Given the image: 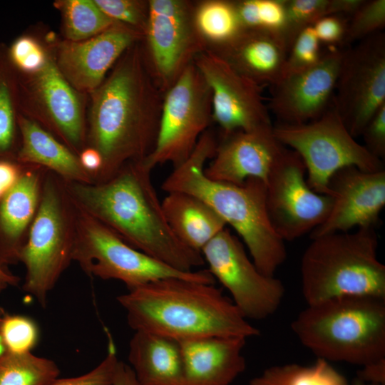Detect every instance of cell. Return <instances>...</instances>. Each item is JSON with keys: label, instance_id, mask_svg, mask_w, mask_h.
<instances>
[{"label": "cell", "instance_id": "6da1fadb", "mask_svg": "<svg viewBox=\"0 0 385 385\" xmlns=\"http://www.w3.org/2000/svg\"><path fill=\"white\" fill-rule=\"evenodd\" d=\"M163 96L140 41L88 95L87 146L100 153L103 163L94 183L108 180L125 164L150 154L158 133Z\"/></svg>", "mask_w": 385, "mask_h": 385}, {"label": "cell", "instance_id": "7a4b0ae2", "mask_svg": "<svg viewBox=\"0 0 385 385\" xmlns=\"http://www.w3.org/2000/svg\"><path fill=\"white\" fill-rule=\"evenodd\" d=\"M142 160L125 164L106 181L65 183L79 210L133 247L183 272L205 265L201 252L182 243L165 217L162 203Z\"/></svg>", "mask_w": 385, "mask_h": 385}, {"label": "cell", "instance_id": "3957f363", "mask_svg": "<svg viewBox=\"0 0 385 385\" xmlns=\"http://www.w3.org/2000/svg\"><path fill=\"white\" fill-rule=\"evenodd\" d=\"M134 331L178 341L207 337H257L250 324L215 284L179 277L159 279L117 297Z\"/></svg>", "mask_w": 385, "mask_h": 385}, {"label": "cell", "instance_id": "277c9868", "mask_svg": "<svg viewBox=\"0 0 385 385\" xmlns=\"http://www.w3.org/2000/svg\"><path fill=\"white\" fill-rule=\"evenodd\" d=\"M217 143L215 135L206 130L189 158L173 168L161 188L168 193L185 192L205 202L237 232L256 267L274 276L285 261L287 250L268 215L266 184L254 178L242 185L209 179L204 173L205 164L214 156Z\"/></svg>", "mask_w": 385, "mask_h": 385}, {"label": "cell", "instance_id": "5b68a950", "mask_svg": "<svg viewBox=\"0 0 385 385\" xmlns=\"http://www.w3.org/2000/svg\"><path fill=\"white\" fill-rule=\"evenodd\" d=\"M291 327L319 359L361 367L385 359V298L346 295L309 304Z\"/></svg>", "mask_w": 385, "mask_h": 385}, {"label": "cell", "instance_id": "8992f818", "mask_svg": "<svg viewBox=\"0 0 385 385\" xmlns=\"http://www.w3.org/2000/svg\"><path fill=\"white\" fill-rule=\"evenodd\" d=\"M311 240L300 265L302 292L307 305L346 295L385 298V266L377 257L374 227Z\"/></svg>", "mask_w": 385, "mask_h": 385}, {"label": "cell", "instance_id": "52a82bcc", "mask_svg": "<svg viewBox=\"0 0 385 385\" xmlns=\"http://www.w3.org/2000/svg\"><path fill=\"white\" fill-rule=\"evenodd\" d=\"M75 218L64 182L46 170L39 205L19 256L26 270L23 289L42 307L73 262Z\"/></svg>", "mask_w": 385, "mask_h": 385}, {"label": "cell", "instance_id": "ba28073f", "mask_svg": "<svg viewBox=\"0 0 385 385\" xmlns=\"http://www.w3.org/2000/svg\"><path fill=\"white\" fill-rule=\"evenodd\" d=\"M75 207L72 258L88 276L119 280L128 290L169 277L215 284L207 269L178 270L133 247L104 225Z\"/></svg>", "mask_w": 385, "mask_h": 385}, {"label": "cell", "instance_id": "9c48e42d", "mask_svg": "<svg viewBox=\"0 0 385 385\" xmlns=\"http://www.w3.org/2000/svg\"><path fill=\"white\" fill-rule=\"evenodd\" d=\"M272 133L283 146L299 154L306 168L308 185L319 194L331 195L330 178L341 168L384 170L382 160L349 133L333 105L317 120L299 125L281 123L273 126Z\"/></svg>", "mask_w": 385, "mask_h": 385}, {"label": "cell", "instance_id": "30bf717a", "mask_svg": "<svg viewBox=\"0 0 385 385\" xmlns=\"http://www.w3.org/2000/svg\"><path fill=\"white\" fill-rule=\"evenodd\" d=\"M213 123L211 91L192 61L163 96L155 147L143 160L150 170L185 162Z\"/></svg>", "mask_w": 385, "mask_h": 385}, {"label": "cell", "instance_id": "8fae6325", "mask_svg": "<svg viewBox=\"0 0 385 385\" xmlns=\"http://www.w3.org/2000/svg\"><path fill=\"white\" fill-rule=\"evenodd\" d=\"M17 74L19 113L78 155L87 147L88 96L76 91L66 80L50 50L39 71L31 74L17 71Z\"/></svg>", "mask_w": 385, "mask_h": 385}, {"label": "cell", "instance_id": "7c38bea8", "mask_svg": "<svg viewBox=\"0 0 385 385\" xmlns=\"http://www.w3.org/2000/svg\"><path fill=\"white\" fill-rule=\"evenodd\" d=\"M195 1L149 0L143 39L150 72L165 93L206 47L194 23Z\"/></svg>", "mask_w": 385, "mask_h": 385}, {"label": "cell", "instance_id": "4fadbf2b", "mask_svg": "<svg viewBox=\"0 0 385 385\" xmlns=\"http://www.w3.org/2000/svg\"><path fill=\"white\" fill-rule=\"evenodd\" d=\"M200 252L210 274L230 292L246 319H264L277 311L285 292L282 282L262 274L229 230L223 229Z\"/></svg>", "mask_w": 385, "mask_h": 385}, {"label": "cell", "instance_id": "5bb4252c", "mask_svg": "<svg viewBox=\"0 0 385 385\" xmlns=\"http://www.w3.org/2000/svg\"><path fill=\"white\" fill-rule=\"evenodd\" d=\"M332 105L355 138L385 104V34L379 31L343 52Z\"/></svg>", "mask_w": 385, "mask_h": 385}, {"label": "cell", "instance_id": "9a60e30c", "mask_svg": "<svg viewBox=\"0 0 385 385\" xmlns=\"http://www.w3.org/2000/svg\"><path fill=\"white\" fill-rule=\"evenodd\" d=\"M306 174L299 154L284 147L265 183L268 215L284 241L311 232L326 220L332 209L333 197L312 190Z\"/></svg>", "mask_w": 385, "mask_h": 385}, {"label": "cell", "instance_id": "2e32d148", "mask_svg": "<svg viewBox=\"0 0 385 385\" xmlns=\"http://www.w3.org/2000/svg\"><path fill=\"white\" fill-rule=\"evenodd\" d=\"M211 91L212 121L221 136L272 127L262 86L205 48L193 61Z\"/></svg>", "mask_w": 385, "mask_h": 385}, {"label": "cell", "instance_id": "e0dca14e", "mask_svg": "<svg viewBox=\"0 0 385 385\" xmlns=\"http://www.w3.org/2000/svg\"><path fill=\"white\" fill-rule=\"evenodd\" d=\"M143 39L140 33L117 22L84 41L60 39L52 32H48L43 41L66 80L88 96L103 83L122 55Z\"/></svg>", "mask_w": 385, "mask_h": 385}, {"label": "cell", "instance_id": "ac0fdd59", "mask_svg": "<svg viewBox=\"0 0 385 385\" xmlns=\"http://www.w3.org/2000/svg\"><path fill=\"white\" fill-rule=\"evenodd\" d=\"M343 52H327L315 65L284 76L271 86L268 109L282 124L313 121L330 108Z\"/></svg>", "mask_w": 385, "mask_h": 385}, {"label": "cell", "instance_id": "d6986e66", "mask_svg": "<svg viewBox=\"0 0 385 385\" xmlns=\"http://www.w3.org/2000/svg\"><path fill=\"white\" fill-rule=\"evenodd\" d=\"M333 197L326 220L310 232L311 239L348 232L356 227H374L385 205V170L366 172L354 166L337 170L330 178Z\"/></svg>", "mask_w": 385, "mask_h": 385}, {"label": "cell", "instance_id": "ffe728a7", "mask_svg": "<svg viewBox=\"0 0 385 385\" xmlns=\"http://www.w3.org/2000/svg\"><path fill=\"white\" fill-rule=\"evenodd\" d=\"M273 126L252 131H235L222 136L209 166L210 180L242 185L248 178L266 183L268 174L284 146L272 133Z\"/></svg>", "mask_w": 385, "mask_h": 385}, {"label": "cell", "instance_id": "44dd1931", "mask_svg": "<svg viewBox=\"0 0 385 385\" xmlns=\"http://www.w3.org/2000/svg\"><path fill=\"white\" fill-rule=\"evenodd\" d=\"M246 339L207 337L179 341L185 385H230L245 370Z\"/></svg>", "mask_w": 385, "mask_h": 385}, {"label": "cell", "instance_id": "7402d4cb", "mask_svg": "<svg viewBox=\"0 0 385 385\" xmlns=\"http://www.w3.org/2000/svg\"><path fill=\"white\" fill-rule=\"evenodd\" d=\"M22 166L18 180L0 199V264L5 267L19 262L46 172L37 166Z\"/></svg>", "mask_w": 385, "mask_h": 385}, {"label": "cell", "instance_id": "603a6c76", "mask_svg": "<svg viewBox=\"0 0 385 385\" xmlns=\"http://www.w3.org/2000/svg\"><path fill=\"white\" fill-rule=\"evenodd\" d=\"M207 49L260 86H271L281 79L288 53L279 36L248 29H243L228 43Z\"/></svg>", "mask_w": 385, "mask_h": 385}, {"label": "cell", "instance_id": "cb8c5ba5", "mask_svg": "<svg viewBox=\"0 0 385 385\" xmlns=\"http://www.w3.org/2000/svg\"><path fill=\"white\" fill-rule=\"evenodd\" d=\"M18 128L20 140L14 160L19 164L40 167L66 183H94L78 155L36 122L19 113Z\"/></svg>", "mask_w": 385, "mask_h": 385}, {"label": "cell", "instance_id": "d4e9b609", "mask_svg": "<svg viewBox=\"0 0 385 385\" xmlns=\"http://www.w3.org/2000/svg\"><path fill=\"white\" fill-rule=\"evenodd\" d=\"M128 361L140 385H185L180 344L175 339L135 331Z\"/></svg>", "mask_w": 385, "mask_h": 385}, {"label": "cell", "instance_id": "484cf974", "mask_svg": "<svg viewBox=\"0 0 385 385\" xmlns=\"http://www.w3.org/2000/svg\"><path fill=\"white\" fill-rule=\"evenodd\" d=\"M166 220L177 238L189 248L202 249L225 228L224 220L205 202L185 192H168L161 202Z\"/></svg>", "mask_w": 385, "mask_h": 385}, {"label": "cell", "instance_id": "4316f807", "mask_svg": "<svg viewBox=\"0 0 385 385\" xmlns=\"http://www.w3.org/2000/svg\"><path fill=\"white\" fill-rule=\"evenodd\" d=\"M193 18L206 48L228 43L243 29L235 1H195Z\"/></svg>", "mask_w": 385, "mask_h": 385}, {"label": "cell", "instance_id": "83f0119b", "mask_svg": "<svg viewBox=\"0 0 385 385\" xmlns=\"http://www.w3.org/2000/svg\"><path fill=\"white\" fill-rule=\"evenodd\" d=\"M18 74L0 44V159L13 160L19 148Z\"/></svg>", "mask_w": 385, "mask_h": 385}, {"label": "cell", "instance_id": "f1b7e54d", "mask_svg": "<svg viewBox=\"0 0 385 385\" xmlns=\"http://www.w3.org/2000/svg\"><path fill=\"white\" fill-rule=\"evenodd\" d=\"M53 6L61 14L63 39L67 41L91 38L117 23L105 14L94 0H57Z\"/></svg>", "mask_w": 385, "mask_h": 385}, {"label": "cell", "instance_id": "f546056e", "mask_svg": "<svg viewBox=\"0 0 385 385\" xmlns=\"http://www.w3.org/2000/svg\"><path fill=\"white\" fill-rule=\"evenodd\" d=\"M249 385H350L329 362L318 359L309 366L276 365L254 377Z\"/></svg>", "mask_w": 385, "mask_h": 385}, {"label": "cell", "instance_id": "4dcf8cb0", "mask_svg": "<svg viewBox=\"0 0 385 385\" xmlns=\"http://www.w3.org/2000/svg\"><path fill=\"white\" fill-rule=\"evenodd\" d=\"M59 374L53 360L31 352L0 355V385H48Z\"/></svg>", "mask_w": 385, "mask_h": 385}, {"label": "cell", "instance_id": "1f68e13d", "mask_svg": "<svg viewBox=\"0 0 385 385\" xmlns=\"http://www.w3.org/2000/svg\"><path fill=\"white\" fill-rule=\"evenodd\" d=\"M235 1L243 29L262 30L281 38L285 22V0Z\"/></svg>", "mask_w": 385, "mask_h": 385}, {"label": "cell", "instance_id": "d6a6232c", "mask_svg": "<svg viewBox=\"0 0 385 385\" xmlns=\"http://www.w3.org/2000/svg\"><path fill=\"white\" fill-rule=\"evenodd\" d=\"M285 10L280 36L287 52L302 30L324 16L334 15L332 0H285Z\"/></svg>", "mask_w": 385, "mask_h": 385}, {"label": "cell", "instance_id": "836d02e7", "mask_svg": "<svg viewBox=\"0 0 385 385\" xmlns=\"http://www.w3.org/2000/svg\"><path fill=\"white\" fill-rule=\"evenodd\" d=\"M1 334L7 351L26 353L31 352L37 344L39 330L31 318L6 313L1 323Z\"/></svg>", "mask_w": 385, "mask_h": 385}, {"label": "cell", "instance_id": "e575fe53", "mask_svg": "<svg viewBox=\"0 0 385 385\" xmlns=\"http://www.w3.org/2000/svg\"><path fill=\"white\" fill-rule=\"evenodd\" d=\"M7 55L19 73L31 74L43 67L49 50L43 41L31 35L24 34L17 37L7 46Z\"/></svg>", "mask_w": 385, "mask_h": 385}, {"label": "cell", "instance_id": "d590c367", "mask_svg": "<svg viewBox=\"0 0 385 385\" xmlns=\"http://www.w3.org/2000/svg\"><path fill=\"white\" fill-rule=\"evenodd\" d=\"M344 42L361 41L385 26V0H364L351 15Z\"/></svg>", "mask_w": 385, "mask_h": 385}, {"label": "cell", "instance_id": "8d00e7d4", "mask_svg": "<svg viewBox=\"0 0 385 385\" xmlns=\"http://www.w3.org/2000/svg\"><path fill=\"white\" fill-rule=\"evenodd\" d=\"M112 20L140 33L143 37L149 16V0H94Z\"/></svg>", "mask_w": 385, "mask_h": 385}, {"label": "cell", "instance_id": "74e56055", "mask_svg": "<svg viewBox=\"0 0 385 385\" xmlns=\"http://www.w3.org/2000/svg\"><path fill=\"white\" fill-rule=\"evenodd\" d=\"M319 45L320 42L312 26H308L302 30L288 51L282 78L315 65L322 55L320 53Z\"/></svg>", "mask_w": 385, "mask_h": 385}, {"label": "cell", "instance_id": "f35d334b", "mask_svg": "<svg viewBox=\"0 0 385 385\" xmlns=\"http://www.w3.org/2000/svg\"><path fill=\"white\" fill-rule=\"evenodd\" d=\"M118 361L115 345L112 341H110L106 356L91 371L75 377L64 379L58 377L48 385H113L114 373Z\"/></svg>", "mask_w": 385, "mask_h": 385}, {"label": "cell", "instance_id": "ab89813d", "mask_svg": "<svg viewBox=\"0 0 385 385\" xmlns=\"http://www.w3.org/2000/svg\"><path fill=\"white\" fill-rule=\"evenodd\" d=\"M364 145L374 156L381 160L385 156V104L372 116L361 135Z\"/></svg>", "mask_w": 385, "mask_h": 385}, {"label": "cell", "instance_id": "60d3db41", "mask_svg": "<svg viewBox=\"0 0 385 385\" xmlns=\"http://www.w3.org/2000/svg\"><path fill=\"white\" fill-rule=\"evenodd\" d=\"M312 27L320 43L337 44L344 41L346 24L337 15L324 16Z\"/></svg>", "mask_w": 385, "mask_h": 385}, {"label": "cell", "instance_id": "b9f144b4", "mask_svg": "<svg viewBox=\"0 0 385 385\" xmlns=\"http://www.w3.org/2000/svg\"><path fill=\"white\" fill-rule=\"evenodd\" d=\"M23 166L13 160L0 159V199L13 187Z\"/></svg>", "mask_w": 385, "mask_h": 385}, {"label": "cell", "instance_id": "7bdbcfd3", "mask_svg": "<svg viewBox=\"0 0 385 385\" xmlns=\"http://www.w3.org/2000/svg\"><path fill=\"white\" fill-rule=\"evenodd\" d=\"M358 379L371 384H385V359L361 367Z\"/></svg>", "mask_w": 385, "mask_h": 385}, {"label": "cell", "instance_id": "ee69618b", "mask_svg": "<svg viewBox=\"0 0 385 385\" xmlns=\"http://www.w3.org/2000/svg\"><path fill=\"white\" fill-rule=\"evenodd\" d=\"M83 168L91 175L95 180L102 168V158L100 153L91 147H86L78 155Z\"/></svg>", "mask_w": 385, "mask_h": 385}, {"label": "cell", "instance_id": "f6af8a7d", "mask_svg": "<svg viewBox=\"0 0 385 385\" xmlns=\"http://www.w3.org/2000/svg\"><path fill=\"white\" fill-rule=\"evenodd\" d=\"M113 385H140L135 374L125 363L118 361L114 373Z\"/></svg>", "mask_w": 385, "mask_h": 385}, {"label": "cell", "instance_id": "bcb514c9", "mask_svg": "<svg viewBox=\"0 0 385 385\" xmlns=\"http://www.w3.org/2000/svg\"><path fill=\"white\" fill-rule=\"evenodd\" d=\"M0 279L9 286H16L19 282V277L14 274L8 268L0 264Z\"/></svg>", "mask_w": 385, "mask_h": 385}, {"label": "cell", "instance_id": "7dc6e473", "mask_svg": "<svg viewBox=\"0 0 385 385\" xmlns=\"http://www.w3.org/2000/svg\"><path fill=\"white\" fill-rule=\"evenodd\" d=\"M6 314L4 309L0 306V355L6 351L1 334V323Z\"/></svg>", "mask_w": 385, "mask_h": 385}, {"label": "cell", "instance_id": "c3c4849f", "mask_svg": "<svg viewBox=\"0 0 385 385\" xmlns=\"http://www.w3.org/2000/svg\"><path fill=\"white\" fill-rule=\"evenodd\" d=\"M352 385H375V384H369L357 379L354 381Z\"/></svg>", "mask_w": 385, "mask_h": 385}, {"label": "cell", "instance_id": "681fc988", "mask_svg": "<svg viewBox=\"0 0 385 385\" xmlns=\"http://www.w3.org/2000/svg\"><path fill=\"white\" fill-rule=\"evenodd\" d=\"M8 287H9V285L6 282H5L4 281L0 279V292L4 291Z\"/></svg>", "mask_w": 385, "mask_h": 385}]
</instances>
